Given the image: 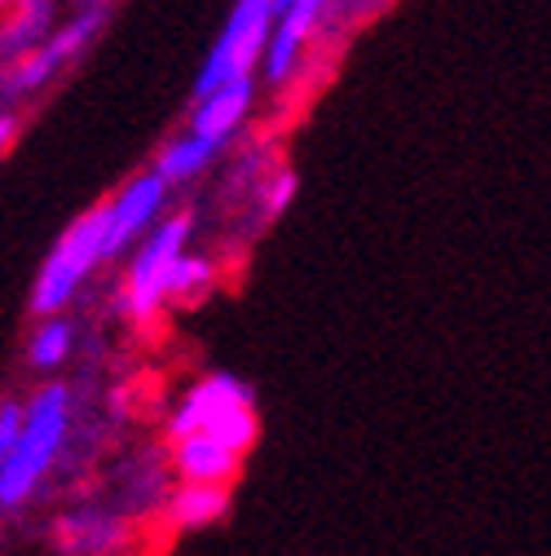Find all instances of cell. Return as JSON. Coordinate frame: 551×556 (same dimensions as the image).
I'll return each mask as SVG.
<instances>
[{"label": "cell", "mask_w": 551, "mask_h": 556, "mask_svg": "<svg viewBox=\"0 0 551 556\" xmlns=\"http://www.w3.org/2000/svg\"><path fill=\"white\" fill-rule=\"evenodd\" d=\"M213 151L217 147H208V142H198V137H177L172 147H164V155H159V164H155V177L168 186V181H185V177H194L203 164L213 160Z\"/></svg>", "instance_id": "4fadbf2b"}, {"label": "cell", "mask_w": 551, "mask_h": 556, "mask_svg": "<svg viewBox=\"0 0 551 556\" xmlns=\"http://www.w3.org/2000/svg\"><path fill=\"white\" fill-rule=\"evenodd\" d=\"M185 239H190V217H168L146 243L142 252L132 256L128 265V283H124V309L137 318V323H151L159 309H164V283H168V269L172 261L185 252Z\"/></svg>", "instance_id": "277c9868"}, {"label": "cell", "mask_w": 551, "mask_h": 556, "mask_svg": "<svg viewBox=\"0 0 551 556\" xmlns=\"http://www.w3.org/2000/svg\"><path fill=\"white\" fill-rule=\"evenodd\" d=\"M14 132H18V119L14 115H0V155L10 151V142H14Z\"/></svg>", "instance_id": "ac0fdd59"}, {"label": "cell", "mask_w": 551, "mask_h": 556, "mask_svg": "<svg viewBox=\"0 0 551 556\" xmlns=\"http://www.w3.org/2000/svg\"><path fill=\"white\" fill-rule=\"evenodd\" d=\"M72 340H76L72 323H62V318L40 323V327L31 331V344H27V358H31V367H40V371L57 367L66 354H72Z\"/></svg>", "instance_id": "5bb4252c"}, {"label": "cell", "mask_w": 551, "mask_h": 556, "mask_svg": "<svg viewBox=\"0 0 551 556\" xmlns=\"http://www.w3.org/2000/svg\"><path fill=\"white\" fill-rule=\"evenodd\" d=\"M102 248H106V203L93 207V213H85L53 243V252H49L40 278H36V288H31V309L40 318H57L62 305L72 301L76 288L85 283V274L102 261Z\"/></svg>", "instance_id": "7a4b0ae2"}, {"label": "cell", "mask_w": 551, "mask_h": 556, "mask_svg": "<svg viewBox=\"0 0 551 556\" xmlns=\"http://www.w3.org/2000/svg\"><path fill=\"white\" fill-rule=\"evenodd\" d=\"M93 27H98V18H93V14L76 18L72 27H62V31H57V36L49 40V45H40L36 53H27V58L18 62V72H14V85H18V89H40V85H44V80H49V76L57 72V66H62L66 58H72V53H76V49L85 45V36H89Z\"/></svg>", "instance_id": "30bf717a"}, {"label": "cell", "mask_w": 551, "mask_h": 556, "mask_svg": "<svg viewBox=\"0 0 551 556\" xmlns=\"http://www.w3.org/2000/svg\"><path fill=\"white\" fill-rule=\"evenodd\" d=\"M243 402H252V393H247L234 376H208V380H198V384L185 393V402L172 410L168 433H172L177 442H181V438H194V433L208 429L217 415H226V410H234V406H243Z\"/></svg>", "instance_id": "8992f818"}, {"label": "cell", "mask_w": 551, "mask_h": 556, "mask_svg": "<svg viewBox=\"0 0 551 556\" xmlns=\"http://www.w3.org/2000/svg\"><path fill=\"white\" fill-rule=\"evenodd\" d=\"M18 429H23V402H0V472H5Z\"/></svg>", "instance_id": "2e32d148"}, {"label": "cell", "mask_w": 551, "mask_h": 556, "mask_svg": "<svg viewBox=\"0 0 551 556\" xmlns=\"http://www.w3.org/2000/svg\"><path fill=\"white\" fill-rule=\"evenodd\" d=\"M252 106V80H230L221 89H213L208 98H198V111H194V124H190V137L198 142L217 147L221 137L234 132V124L247 115Z\"/></svg>", "instance_id": "9c48e42d"}, {"label": "cell", "mask_w": 551, "mask_h": 556, "mask_svg": "<svg viewBox=\"0 0 551 556\" xmlns=\"http://www.w3.org/2000/svg\"><path fill=\"white\" fill-rule=\"evenodd\" d=\"M318 14H322V0H296L287 14H279V27L269 31V45H265V76L273 85L292 76V66H296V58L305 49V36L313 31Z\"/></svg>", "instance_id": "52a82bcc"}, {"label": "cell", "mask_w": 551, "mask_h": 556, "mask_svg": "<svg viewBox=\"0 0 551 556\" xmlns=\"http://www.w3.org/2000/svg\"><path fill=\"white\" fill-rule=\"evenodd\" d=\"M296 5V0H273V18H279V14H287Z\"/></svg>", "instance_id": "d6986e66"}, {"label": "cell", "mask_w": 551, "mask_h": 556, "mask_svg": "<svg viewBox=\"0 0 551 556\" xmlns=\"http://www.w3.org/2000/svg\"><path fill=\"white\" fill-rule=\"evenodd\" d=\"M18 5V0H0V14H5V10H14Z\"/></svg>", "instance_id": "ffe728a7"}, {"label": "cell", "mask_w": 551, "mask_h": 556, "mask_svg": "<svg viewBox=\"0 0 551 556\" xmlns=\"http://www.w3.org/2000/svg\"><path fill=\"white\" fill-rule=\"evenodd\" d=\"M239 468H243V459L234 451H226L221 442L203 438V433L177 442V472H181L185 485H226L230 491Z\"/></svg>", "instance_id": "ba28073f"}, {"label": "cell", "mask_w": 551, "mask_h": 556, "mask_svg": "<svg viewBox=\"0 0 551 556\" xmlns=\"http://www.w3.org/2000/svg\"><path fill=\"white\" fill-rule=\"evenodd\" d=\"M164 194L168 186L146 173V177H137L128 181L111 203H106V248H102V261L106 256H119L137 235H142L159 213H164Z\"/></svg>", "instance_id": "5b68a950"}, {"label": "cell", "mask_w": 551, "mask_h": 556, "mask_svg": "<svg viewBox=\"0 0 551 556\" xmlns=\"http://www.w3.org/2000/svg\"><path fill=\"white\" fill-rule=\"evenodd\" d=\"M66 433H72V393H66L62 384H44L23 406V429L14 438L5 472H0V504L18 508L23 500L36 495V485L53 468Z\"/></svg>", "instance_id": "6da1fadb"}, {"label": "cell", "mask_w": 551, "mask_h": 556, "mask_svg": "<svg viewBox=\"0 0 551 556\" xmlns=\"http://www.w3.org/2000/svg\"><path fill=\"white\" fill-rule=\"evenodd\" d=\"M269 31H273V0H239L221 40L213 45L208 62H203V72L194 80V98H208L230 80H247V72L265 58Z\"/></svg>", "instance_id": "3957f363"}, {"label": "cell", "mask_w": 551, "mask_h": 556, "mask_svg": "<svg viewBox=\"0 0 551 556\" xmlns=\"http://www.w3.org/2000/svg\"><path fill=\"white\" fill-rule=\"evenodd\" d=\"M57 539H62L66 552H76V556H106V552L124 539V526L111 521V517L85 513V517H66V521L57 526Z\"/></svg>", "instance_id": "7c38bea8"}, {"label": "cell", "mask_w": 551, "mask_h": 556, "mask_svg": "<svg viewBox=\"0 0 551 556\" xmlns=\"http://www.w3.org/2000/svg\"><path fill=\"white\" fill-rule=\"evenodd\" d=\"M230 508V491L226 485H181L172 495V521L181 530H203V526H217Z\"/></svg>", "instance_id": "8fae6325"}, {"label": "cell", "mask_w": 551, "mask_h": 556, "mask_svg": "<svg viewBox=\"0 0 551 556\" xmlns=\"http://www.w3.org/2000/svg\"><path fill=\"white\" fill-rule=\"evenodd\" d=\"M208 278H213V265H208V261L181 252V256L172 261V269H168L164 296H168V301H190L194 292H203V283H208Z\"/></svg>", "instance_id": "9a60e30c"}, {"label": "cell", "mask_w": 551, "mask_h": 556, "mask_svg": "<svg viewBox=\"0 0 551 556\" xmlns=\"http://www.w3.org/2000/svg\"><path fill=\"white\" fill-rule=\"evenodd\" d=\"M292 194H296V177L279 173V177H273V186L265 190V207H269V213H283V207L292 203Z\"/></svg>", "instance_id": "e0dca14e"}]
</instances>
